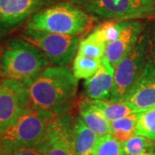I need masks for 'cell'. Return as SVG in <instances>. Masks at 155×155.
<instances>
[{"label": "cell", "instance_id": "6da1fadb", "mask_svg": "<svg viewBox=\"0 0 155 155\" xmlns=\"http://www.w3.org/2000/svg\"><path fill=\"white\" fill-rule=\"evenodd\" d=\"M25 84L30 107L56 115L70 107L78 88L77 78L67 67L49 66Z\"/></svg>", "mask_w": 155, "mask_h": 155}, {"label": "cell", "instance_id": "7a4b0ae2", "mask_svg": "<svg viewBox=\"0 0 155 155\" xmlns=\"http://www.w3.org/2000/svg\"><path fill=\"white\" fill-rule=\"evenodd\" d=\"M49 66L43 53L23 38L9 40L0 54V76L24 83Z\"/></svg>", "mask_w": 155, "mask_h": 155}, {"label": "cell", "instance_id": "3957f363", "mask_svg": "<svg viewBox=\"0 0 155 155\" xmlns=\"http://www.w3.org/2000/svg\"><path fill=\"white\" fill-rule=\"evenodd\" d=\"M57 116L51 111L30 107L0 136V154L19 148L38 147Z\"/></svg>", "mask_w": 155, "mask_h": 155}, {"label": "cell", "instance_id": "277c9868", "mask_svg": "<svg viewBox=\"0 0 155 155\" xmlns=\"http://www.w3.org/2000/svg\"><path fill=\"white\" fill-rule=\"evenodd\" d=\"M92 22V17L79 7L69 3H61L35 13L29 19L26 28L78 35L88 30Z\"/></svg>", "mask_w": 155, "mask_h": 155}, {"label": "cell", "instance_id": "5b68a950", "mask_svg": "<svg viewBox=\"0 0 155 155\" xmlns=\"http://www.w3.org/2000/svg\"><path fill=\"white\" fill-rule=\"evenodd\" d=\"M152 54V41L147 34L143 33L127 55L115 68L114 85L109 101L123 102L137 82Z\"/></svg>", "mask_w": 155, "mask_h": 155}, {"label": "cell", "instance_id": "8992f818", "mask_svg": "<svg viewBox=\"0 0 155 155\" xmlns=\"http://www.w3.org/2000/svg\"><path fill=\"white\" fill-rule=\"evenodd\" d=\"M22 38L41 50L54 67H67L72 62L78 48L80 37L26 28Z\"/></svg>", "mask_w": 155, "mask_h": 155}, {"label": "cell", "instance_id": "52a82bcc", "mask_svg": "<svg viewBox=\"0 0 155 155\" xmlns=\"http://www.w3.org/2000/svg\"><path fill=\"white\" fill-rule=\"evenodd\" d=\"M30 108L26 84L3 78L0 81V136Z\"/></svg>", "mask_w": 155, "mask_h": 155}, {"label": "cell", "instance_id": "ba28073f", "mask_svg": "<svg viewBox=\"0 0 155 155\" xmlns=\"http://www.w3.org/2000/svg\"><path fill=\"white\" fill-rule=\"evenodd\" d=\"M74 124L66 112L51 122L43 141L38 147L44 155H74Z\"/></svg>", "mask_w": 155, "mask_h": 155}, {"label": "cell", "instance_id": "9c48e42d", "mask_svg": "<svg viewBox=\"0 0 155 155\" xmlns=\"http://www.w3.org/2000/svg\"><path fill=\"white\" fill-rule=\"evenodd\" d=\"M124 102L134 113L155 105V55L153 53Z\"/></svg>", "mask_w": 155, "mask_h": 155}, {"label": "cell", "instance_id": "30bf717a", "mask_svg": "<svg viewBox=\"0 0 155 155\" xmlns=\"http://www.w3.org/2000/svg\"><path fill=\"white\" fill-rule=\"evenodd\" d=\"M143 30V24L140 21L125 20L121 35L116 41L106 45L104 56L114 69L138 43Z\"/></svg>", "mask_w": 155, "mask_h": 155}, {"label": "cell", "instance_id": "8fae6325", "mask_svg": "<svg viewBox=\"0 0 155 155\" xmlns=\"http://www.w3.org/2000/svg\"><path fill=\"white\" fill-rule=\"evenodd\" d=\"M90 12L114 21L136 20L146 17L131 0H84Z\"/></svg>", "mask_w": 155, "mask_h": 155}, {"label": "cell", "instance_id": "7c38bea8", "mask_svg": "<svg viewBox=\"0 0 155 155\" xmlns=\"http://www.w3.org/2000/svg\"><path fill=\"white\" fill-rule=\"evenodd\" d=\"M47 0H0V25L16 26L33 16Z\"/></svg>", "mask_w": 155, "mask_h": 155}, {"label": "cell", "instance_id": "4fadbf2b", "mask_svg": "<svg viewBox=\"0 0 155 155\" xmlns=\"http://www.w3.org/2000/svg\"><path fill=\"white\" fill-rule=\"evenodd\" d=\"M115 69L105 56L101 59V67L93 76L86 79L84 88L90 99L109 100L114 85Z\"/></svg>", "mask_w": 155, "mask_h": 155}, {"label": "cell", "instance_id": "5bb4252c", "mask_svg": "<svg viewBox=\"0 0 155 155\" xmlns=\"http://www.w3.org/2000/svg\"><path fill=\"white\" fill-rule=\"evenodd\" d=\"M97 134L77 117L74 124V155H93L98 140Z\"/></svg>", "mask_w": 155, "mask_h": 155}, {"label": "cell", "instance_id": "9a60e30c", "mask_svg": "<svg viewBox=\"0 0 155 155\" xmlns=\"http://www.w3.org/2000/svg\"><path fill=\"white\" fill-rule=\"evenodd\" d=\"M79 111L81 119L92 131L97 134L98 137L110 134V122L99 111L95 110L91 105L88 99L84 100L80 104Z\"/></svg>", "mask_w": 155, "mask_h": 155}, {"label": "cell", "instance_id": "2e32d148", "mask_svg": "<svg viewBox=\"0 0 155 155\" xmlns=\"http://www.w3.org/2000/svg\"><path fill=\"white\" fill-rule=\"evenodd\" d=\"M88 100L91 105L95 110L99 111L110 122H114L117 119H120L134 113L125 104L124 101L112 103L109 100Z\"/></svg>", "mask_w": 155, "mask_h": 155}, {"label": "cell", "instance_id": "e0dca14e", "mask_svg": "<svg viewBox=\"0 0 155 155\" xmlns=\"http://www.w3.org/2000/svg\"><path fill=\"white\" fill-rule=\"evenodd\" d=\"M138 113L117 119L110 122V134L119 142H124L135 135Z\"/></svg>", "mask_w": 155, "mask_h": 155}, {"label": "cell", "instance_id": "ac0fdd59", "mask_svg": "<svg viewBox=\"0 0 155 155\" xmlns=\"http://www.w3.org/2000/svg\"><path fill=\"white\" fill-rule=\"evenodd\" d=\"M105 43L103 42L92 31L86 38L79 42L78 54L95 60H101L105 55Z\"/></svg>", "mask_w": 155, "mask_h": 155}, {"label": "cell", "instance_id": "d6986e66", "mask_svg": "<svg viewBox=\"0 0 155 155\" xmlns=\"http://www.w3.org/2000/svg\"><path fill=\"white\" fill-rule=\"evenodd\" d=\"M101 67V60H95L78 54L73 60L72 73L77 79H88Z\"/></svg>", "mask_w": 155, "mask_h": 155}, {"label": "cell", "instance_id": "ffe728a7", "mask_svg": "<svg viewBox=\"0 0 155 155\" xmlns=\"http://www.w3.org/2000/svg\"><path fill=\"white\" fill-rule=\"evenodd\" d=\"M135 134L155 141V105L138 112Z\"/></svg>", "mask_w": 155, "mask_h": 155}, {"label": "cell", "instance_id": "44dd1931", "mask_svg": "<svg viewBox=\"0 0 155 155\" xmlns=\"http://www.w3.org/2000/svg\"><path fill=\"white\" fill-rule=\"evenodd\" d=\"M124 21H108L96 27L93 32L106 45L116 41L118 38L124 27Z\"/></svg>", "mask_w": 155, "mask_h": 155}, {"label": "cell", "instance_id": "7402d4cb", "mask_svg": "<svg viewBox=\"0 0 155 155\" xmlns=\"http://www.w3.org/2000/svg\"><path fill=\"white\" fill-rule=\"evenodd\" d=\"M124 155H138L147 152H153L155 147L154 140L140 135L133 137L122 143Z\"/></svg>", "mask_w": 155, "mask_h": 155}, {"label": "cell", "instance_id": "603a6c76", "mask_svg": "<svg viewBox=\"0 0 155 155\" xmlns=\"http://www.w3.org/2000/svg\"><path fill=\"white\" fill-rule=\"evenodd\" d=\"M93 155H124V152L122 143L109 134L98 138Z\"/></svg>", "mask_w": 155, "mask_h": 155}, {"label": "cell", "instance_id": "cb8c5ba5", "mask_svg": "<svg viewBox=\"0 0 155 155\" xmlns=\"http://www.w3.org/2000/svg\"><path fill=\"white\" fill-rule=\"evenodd\" d=\"M134 5L141 11L146 17L153 15V0H131Z\"/></svg>", "mask_w": 155, "mask_h": 155}, {"label": "cell", "instance_id": "d4e9b609", "mask_svg": "<svg viewBox=\"0 0 155 155\" xmlns=\"http://www.w3.org/2000/svg\"><path fill=\"white\" fill-rule=\"evenodd\" d=\"M0 155H44L43 152L39 147H24L19 149L12 150L6 153Z\"/></svg>", "mask_w": 155, "mask_h": 155}, {"label": "cell", "instance_id": "484cf974", "mask_svg": "<svg viewBox=\"0 0 155 155\" xmlns=\"http://www.w3.org/2000/svg\"><path fill=\"white\" fill-rule=\"evenodd\" d=\"M151 41H152V53L155 55V33L153 38L151 39Z\"/></svg>", "mask_w": 155, "mask_h": 155}, {"label": "cell", "instance_id": "4316f807", "mask_svg": "<svg viewBox=\"0 0 155 155\" xmlns=\"http://www.w3.org/2000/svg\"><path fill=\"white\" fill-rule=\"evenodd\" d=\"M153 152H147V153H140V154L138 155H153Z\"/></svg>", "mask_w": 155, "mask_h": 155}, {"label": "cell", "instance_id": "83f0119b", "mask_svg": "<svg viewBox=\"0 0 155 155\" xmlns=\"http://www.w3.org/2000/svg\"><path fill=\"white\" fill-rule=\"evenodd\" d=\"M152 16H153L155 17V0H153V15Z\"/></svg>", "mask_w": 155, "mask_h": 155}, {"label": "cell", "instance_id": "f1b7e54d", "mask_svg": "<svg viewBox=\"0 0 155 155\" xmlns=\"http://www.w3.org/2000/svg\"><path fill=\"white\" fill-rule=\"evenodd\" d=\"M2 78V77H1V76H0V81H1V79H2V78Z\"/></svg>", "mask_w": 155, "mask_h": 155}, {"label": "cell", "instance_id": "f546056e", "mask_svg": "<svg viewBox=\"0 0 155 155\" xmlns=\"http://www.w3.org/2000/svg\"><path fill=\"white\" fill-rule=\"evenodd\" d=\"M153 155H155V151H154V152H153Z\"/></svg>", "mask_w": 155, "mask_h": 155}]
</instances>
